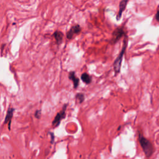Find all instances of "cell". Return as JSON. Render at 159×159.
Masks as SVG:
<instances>
[{
    "instance_id": "3",
    "label": "cell",
    "mask_w": 159,
    "mask_h": 159,
    "mask_svg": "<svg viewBox=\"0 0 159 159\" xmlns=\"http://www.w3.org/2000/svg\"><path fill=\"white\" fill-rule=\"evenodd\" d=\"M67 106H68V104H65L62 108V110H61L60 112H59V113H58L55 116V117L54 118L52 123V125L53 128L59 127L63 119L65 118Z\"/></svg>"
},
{
    "instance_id": "5",
    "label": "cell",
    "mask_w": 159,
    "mask_h": 159,
    "mask_svg": "<svg viewBox=\"0 0 159 159\" xmlns=\"http://www.w3.org/2000/svg\"><path fill=\"white\" fill-rule=\"evenodd\" d=\"M81 31L82 28L80 25H75V26H72L70 29L67 32V38L69 40L71 39L75 34H79L80 32H81Z\"/></svg>"
},
{
    "instance_id": "13",
    "label": "cell",
    "mask_w": 159,
    "mask_h": 159,
    "mask_svg": "<svg viewBox=\"0 0 159 159\" xmlns=\"http://www.w3.org/2000/svg\"><path fill=\"white\" fill-rule=\"evenodd\" d=\"M50 136H51V144H52L54 142V139H55V136H54V134H53V133L52 132H50Z\"/></svg>"
},
{
    "instance_id": "6",
    "label": "cell",
    "mask_w": 159,
    "mask_h": 159,
    "mask_svg": "<svg viewBox=\"0 0 159 159\" xmlns=\"http://www.w3.org/2000/svg\"><path fill=\"white\" fill-rule=\"evenodd\" d=\"M15 111L14 108L9 107L8 110V111L6 113V115L5 117V122L4 124H8V129L11 130V121H12V119L13 117V114L14 112Z\"/></svg>"
},
{
    "instance_id": "7",
    "label": "cell",
    "mask_w": 159,
    "mask_h": 159,
    "mask_svg": "<svg viewBox=\"0 0 159 159\" xmlns=\"http://www.w3.org/2000/svg\"><path fill=\"white\" fill-rule=\"evenodd\" d=\"M128 1L129 0H122V1L120 2V4H119V11H118V13L117 14V16H116V19L118 21L121 19L122 13L124 11V10L126 8V6H127V5H128Z\"/></svg>"
},
{
    "instance_id": "1",
    "label": "cell",
    "mask_w": 159,
    "mask_h": 159,
    "mask_svg": "<svg viewBox=\"0 0 159 159\" xmlns=\"http://www.w3.org/2000/svg\"><path fill=\"white\" fill-rule=\"evenodd\" d=\"M138 140L146 158H150L155 150L152 142L146 137H144L142 132L140 131H138Z\"/></svg>"
},
{
    "instance_id": "15",
    "label": "cell",
    "mask_w": 159,
    "mask_h": 159,
    "mask_svg": "<svg viewBox=\"0 0 159 159\" xmlns=\"http://www.w3.org/2000/svg\"><path fill=\"white\" fill-rule=\"evenodd\" d=\"M6 45V44H3L1 45V55H3V49H4V47Z\"/></svg>"
},
{
    "instance_id": "14",
    "label": "cell",
    "mask_w": 159,
    "mask_h": 159,
    "mask_svg": "<svg viewBox=\"0 0 159 159\" xmlns=\"http://www.w3.org/2000/svg\"><path fill=\"white\" fill-rule=\"evenodd\" d=\"M155 19H156V20L159 23V9L157 11L156 15H155Z\"/></svg>"
},
{
    "instance_id": "2",
    "label": "cell",
    "mask_w": 159,
    "mask_h": 159,
    "mask_svg": "<svg viewBox=\"0 0 159 159\" xmlns=\"http://www.w3.org/2000/svg\"><path fill=\"white\" fill-rule=\"evenodd\" d=\"M127 46H128V37H127V35H125L124 38L123 44H122V47L121 51L120 53H119L118 57L114 60V63H113L114 70V73H115L116 76L118 74H119V72H120V71H121L122 60V59H123V57L124 55L126 50V49H127Z\"/></svg>"
},
{
    "instance_id": "12",
    "label": "cell",
    "mask_w": 159,
    "mask_h": 159,
    "mask_svg": "<svg viewBox=\"0 0 159 159\" xmlns=\"http://www.w3.org/2000/svg\"><path fill=\"white\" fill-rule=\"evenodd\" d=\"M41 116V110H36L35 113H34V116L37 118V119H40Z\"/></svg>"
},
{
    "instance_id": "11",
    "label": "cell",
    "mask_w": 159,
    "mask_h": 159,
    "mask_svg": "<svg viewBox=\"0 0 159 159\" xmlns=\"http://www.w3.org/2000/svg\"><path fill=\"white\" fill-rule=\"evenodd\" d=\"M75 99L78 101V102L79 104H82L84 102L85 97V95L82 93H78L77 94H76L75 95Z\"/></svg>"
},
{
    "instance_id": "8",
    "label": "cell",
    "mask_w": 159,
    "mask_h": 159,
    "mask_svg": "<svg viewBox=\"0 0 159 159\" xmlns=\"http://www.w3.org/2000/svg\"><path fill=\"white\" fill-rule=\"evenodd\" d=\"M68 78H69V80H70L73 82L74 89H77L79 86L80 80H79V79L76 77L75 71H71L70 72L69 74H68Z\"/></svg>"
},
{
    "instance_id": "4",
    "label": "cell",
    "mask_w": 159,
    "mask_h": 159,
    "mask_svg": "<svg viewBox=\"0 0 159 159\" xmlns=\"http://www.w3.org/2000/svg\"><path fill=\"white\" fill-rule=\"evenodd\" d=\"M125 35H126V34L124 31L123 27L120 26L116 27L113 31V34H112L111 43L113 44H116V43H117L122 37H124Z\"/></svg>"
},
{
    "instance_id": "10",
    "label": "cell",
    "mask_w": 159,
    "mask_h": 159,
    "mask_svg": "<svg viewBox=\"0 0 159 159\" xmlns=\"http://www.w3.org/2000/svg\"><path fill=\"white\" fill-rule=\"evenodd\" d=\"M81 79H82V80L84 82L85 84H87V85H89V84H91V82L92 81V77H90V76L86 73H83L81 75Z\"/></svg>"
},
{
    "instance_id": "9",
    "label": "cell",
    "mask_w": 159,
    "mask_h": 159,
    "mask_svg": "<svg viewBox=\"0 0 159 159\" xmlns=\"http://www.w3.org/2000/svg\"><path fill=\"white\" fill-rule=\"evenodd\" d=\"M53 36L54 39H55L56 42L58 45H60L62 44L63 41V34L62 32L59 31H56L53 34Z\"/></svg>"
}]
</instances>
